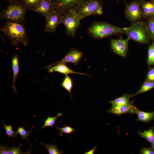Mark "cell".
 I'll list each match as a JSON object with an SVG mask.
<instances>
[{
    "label": "cell",
    "instance_id": "obj_1",
    "mask_svg": "<svg viewBox=\"0 0 154 154\" xmlns=\"http://www.w3.org/2000/svg\"><path fill=\"white\" fill-rule=\"evenodd\" d=\"M125 28H121L108 23L102 21L93 22L88 29V33L91 37L100 39L114 35L124 34Z\"/></svg>",
    "mask_w": 154,
    "mask_h": 154
},
{
    "label": "cell",
    "instance_id": "obj_2",
    "mask_svg": "<svg viewBox=\"0 0 154 154\" xmlns=\"http://www.w3.org/2000/svg\"><path fill=\"white\" fill-rule=\"evenodd\" d=\"M102 1L101 0H82L69 11L81 20L88 16L102 15Z\"/></svg>",
    "mask_w": 154,
    "mask_h": 154
},
{
    "label": "cell",
    "instance_id": "obj_3",
    "mask_svg": "<svg viewBox=\"0 0 154 154\" xmlns=\"http://www.w3.org/2000/svg\"><path fill=\"white\" fill-rule=\"evenodd\" d=\"M27 10L19 0L9 2L8 5L0 12V19L22 24L25 21Z\"/></svg>",
    "mask_w": 154,
    "mask_h": 154
},
{
    "label": "cell",
    "instance_id": "obj_4",
    "mask_svg": "<svg viewBox=\"0 0 154 154\" xmlns=\"http://www.w3.org/2000/svg\"><path fill=\"white\" fill-rule=\"evenodd\" d=\"M124 34L130 40L142 44H149L151 40L145 22L143 21L132 23L130 27H125Z\"/></svg>",
    "mask_w": 154,
    "mask_h": 154
},
{
    "label": "cell",
    "instance_id": "obj_5",
    "mask_svg": "<svg viewBox=\"0 0 154 154\" xmlns=\"http://www.w3.org/2000/svg\"><path fill=\"white\" fill-rule=\"evenodd\" d=\"M22 24L7 21L0 30L5 36L26 46L28 42V36Z\"/></svg>",
    "mask_w": 154,
    "mask_h": 154
},
{
    "label": "cell",
    "instance_id": "obj_6",
    "mask_svg": "<svg viewBox=\"0 0 154 154\" xmlns=\"http://www.w3.org/2000/svg\"><path fill=\"white\" fill-rule=\"evenodd\" d=\"M145 0H135L129 4L126 3L125 15L132 23L139 21L143 17L141 5Z\"/></svg>",
    "mask_w": 154,
    "mask_h": 154
},
{
    "label": "cell",
    "instance_id": "obj_7",
    "mask_svg": "<svg viewBox=\"0 0 154 154\" xmlns=\"http://www.w3.org/2000/svg\"><path fill=\"white\" fill-rule=\"evenodd\" d=\"M80 20L70 11L63 14L62 24L66 28V33L72 37L75 36L77 29L80 25Z\"/></svg>",
    "mask_w": 154,
    "mask_h": 154
},
{
    "label": "cell",
    "instance_id": "obj_8",
    "mask_svg": "<svg viewBox=\"0 0 154 154\" xmlns=\"http://www.w3.org/2000/svg\"><path fill=\"white\" fill-rule=\"evenodd\" d=\"M62 15L61 12L56 10L46 17L44 27L45 31L51 33L55 32L58 26L62 24Z\"/></svg>",
    "mask_w": 154,
    "mask_h": 154
},
{
    "label": "cell",
    "instance_id": "obj_9",
    "mask_svg": "<svg viewBox=\"0 0 154 154\" xmlns=\"http://www.w3.org/2000/svg\"><path fill=\"white\" fill-rule=\"evenodd\" d=\"M83 55V52L75 48H72L61 60L46 66L44 68L46 69L56 64H66L69 62L72 63L74 66H76L81 60Z\"/></svg>",
    "mask_w": 154,
    "mask_h": 154
},
{
    "label": "cell",
    "instance_id": "obj_10",
    "mask_svg": "<svg viewBox=\"0 0 154 154\" xmlns=\"http://www.w3.org/2000/svg\"><path fill=\"white\" fill-rule=\"evenodd\" d=\"M130 40L128 37L124 39L121 37L118 39H112L110 43L112 51L116 54L126 57L128 51V44Z\"/></svg>",
    "mask_w": 154,
    "mask_h": 154
},
{
    "label": "cell",
    "instance_id": "obj_11",
    "mask_svg": "<svg viewBox=\"0 0 154 154\" xmlns=\"http://www.w3.org/2000/svg\"><path fill=\"white\" fill-rule=\"evenodd\" d=\"M82 0H54L53 3L56 10L63 14L77 5Z\"/></svg>",
    "mask_w": 154,
    "mask_h": 154
},
{
    "label": "cell",
    "instance_id": "obj_12",
    "mask_svg": "<svg viewBox=\"0 0 154 154\" xmlns=\"http://www.w3.org/2000/svg\"><path fill=\"white\" fill-rule=\"evenodd\" d=\"M55 10L53 2L42 0L33 11L46 18Z\"/></svg>",
    "mask_w": 154,
    "mask_h": 154
},
{
    "label": "cell",
    "instance_id": "obj_13",
    "mask_svg": "<svg viewBox=\"0 0 154 154\" xmlns=\"http://www.w3.org/2000/svg\"><path fill=\"white\" fill-rule=\"evenodd\" d=\"M48 73L56 72L68 75L71 74H76L91 76L85 73L77 72L73 71L64 64H59L54 65L46 69Z\"/></svg>",
    "mask_w": 154,
    "mask_h": 154
},
{
    "label": "cell",
    "instance_id": "obj_14",
    "mask_svg": "<svg viewBox=\"0 0 154 154\" xmlns=\"http://www.w3.org/2000/svg\"><path fill=\"white\" fill-rule=\"evenodd\" d=\"M135 107L132 103L127 105H112L111 108L107 111L116 115H120L127 113L134 114Z\"/></svg>",
    "mask_w": 154,
    "mask_h": 154
},
{
    "label": "cell",
    "instance_id": "obj_15",
    "mask_svg": "<svg viewBox=\"0 0 154 154\" xmlns=\"http://www.w3.org/2000/svg\"><path fill=\"white\" fill-rule=\"evenodd\" d=\"M19 57L17 54H14L12 58V67L13 73V80L12 89L14 92H17L15 87V82L17 77L19 74Z\"/></svg>",
    "mask_w": 154,
    "mask_h": 154
},
{
    "label": "cell",
    "instance_id": "obj_16",
    "mask_svg": "<svg viewBox=\"0 0 154 154\" xmlns=\"http://www.w3.org/2000/svg\"><path fill=\"white\" fill-rule=\"evenodd\" d=\"M134 114L137 116V120L147 123L154 119V111L150 112H146L139 110L135 107Z\"/></svg>",
    "mask_w": 154,
    "mask_h": 154
},
{
    "label": "cell",
    "instance_id": "obj_17",
    "mask_svg": "<svg viewBox=\"0 0 154 154\" xmlns=\"http://www.w3.org/2000/svg\"><path fill=\"white\" fill-rule=\"evenodd\" d=\"M141 9L143 18L148 19L154 13V2L151 0L149 1H144L141 5Z\"/></svg>",
    "mask_w": 154,
    "mask_h": 154
},
{
    "label": "cell",
    "instance_id": "obj_18",
    "mask_svg": "<svg viewBox=\"0 0 154 154\" xmlns=\"http://www.w3.org/2000/svg\"><path fill=\"white\" fill-rule=\"evenodd\" d=\"M134 96V94L129 95L125 94L111 101L109 103L112 104V105H128L132 103L129 101V98Z\"/></svg>",
    "mask_w": 154,
    "mask_h": 154
},
{
    "label": "cell",
    "instance_id": "obj_19",
    "mask_svg": "<svg viewBox=\"0 0 154 154\" xmlns=\"http://www.w3.org/2000/svg\"><path fill=\"white\" fill-rule=\"evenodd\" d=\"M61 85L62 88L69 92L71 98L73 99L71 93L73 86V83L71 78L68 75H66L62 81Z\"/></svg>",
    "mask_w": 154,
    "mask_h": 154
},
{
    "label": "cell",
    "instance_id": "obj_20",
    "mask_svg": "<svg viewBox=\"0 0 154 154\" xmlns=\"http://www.w3.org/2000/svg\"><path fill=\"white\" fill-rule=\"evenodd\" d=\"M154 127H152L143 132L139 131L138 134L141 137L145 139L151 144L154 141Z\"/></svg>",
    "mask_w": 154,
    "mask_h": 154
},
{
    "label": "cell",
    "instance_id": "obj_21",
    "mask_svg": "<svg viewBox=\"0 0 154 154\" xmlns=\"http://www.w3.org/2000/svg\"><path fill=\"white\" fill-rule=\"evenodd\" d=\"M40 144L41 146L46 147L49 154H62L63 152V150L58 149L57 145L55 144H46L43 142H41Z\"/></svg>",
    "mask_w": 154,
    "mask_h": 154
},
{
    "label": "cell",
    "instance_id": "obj_22",
    "mask_svg": "<svg viewBox=\"0 0 154 154\" xmlns=\"http://www.w3.org/2000/svg\"><path fill=\"white\" fill-rule=\"evenodd\" d=\"M42 0H19L27 10H32Z\"/></svg>",
    "mask_w": 154,
    "mask_h": 154
},
{
    "label": "cell",
    "instance_id": "obj_23",
    "mask_svg": "<svg viewBox=\"0 0 154 154\" xmlns=\"http://www.w3.org/2000/svg\"><path fill=\"white\" fill-rule=\"evenodd\" d=\"M154 88V81H150L147 80L144 82L141 88L134 95L147 92Z\"/></svg>",
    "mask_w": 154,
    "mask_h": 154
},
{
    "label": "cell",
    "instance_id": "obj_24",
    "mask_svg": "<svg viewBox=\"0 0 154 154\" xmlns=\"http://www.w3.org/2000/svg\"><path fill=\"white\" fill-rule=\"evenodd\" d=\"M147 64L149 66H154V41L148 48Z\"/></svg>",
    "mask_w": 154,
    "mask_h": 154
},
{
    "label": "cell",
    "instance_id": "obj_25",
    "mask_svg": "<svg viewBox=\"0 0 154 154\" xmlns=\"http://www.w3.org/2000/svg\"><path fill=\"white\" fill-rule=\"evenodd\" d=\"M3 125V128L5 129L6 134L9 136L8 139L11 137L13 138V142H14V139L15 137H17L18 133L17 132H15L13 129V125L11 124L8 125H6V123L3 120H1Z\"/></svg>",
    "mask_w": 154,
    "mask_h": 154
},
{
    "label": "cell",
    "instance_id": "obj_26",
    "mask_svg": "<svg viewBox=\"0 0 154 154\" xmlns=\"http://www.w3.org/2000/svg\"><path fill=\"white\" fill-rule=\"evenodd\" d=\"M61 116H62V114L60 113H59L57 116L53 117H50L48 116L47 118L45 120L44 123L41 128V129H43L46 127H53L55 122L57 118Z\"/></svg>",
    "mask_w": 154,
    "mask_h": 154
},
{
    "label": "cell",
    "instance_id": "obj_27",
    "mask_svg": "<svg viewBox=\"0 0 154 154\" xmlns=\"http://www.w3.org/2000/svg\"><path fill=\"white\" fill-rule=\"evenodd\" d=\"M148 28L151 40L154 41V19L149 17L145 22Z\"/></svg>",
    "mask_w": 154,
    "mask_h": 154
},
{
    "label": "cell",
    "instance_id": "obj_28",
    "mask_svg": "<svg viewBox=\"0 0 154 154\" xmlns=\"http://www.w3.org/2000/svg\"><path fill=\"white\" fill-rule=\"evenodd\" d=\"M22 146L23 145L21 143L17 147H13L12 148H10L4 145L6 154H25V153L22 152L21 149Z\"/></svg>",
    "mask_w": 154,
    "mask_h": 154
},
{
    "label": "cell",
    "instance_id": "obj_29",
    "mask_svg": "<svg viewBox=\"0 0 154 154\" xmlns=\"http://www.w3.org/2000/svg\"><path fill=\"white\" fill-rule=\"evenodd\" d=\"M18 134H19L22 137V140H26L29 141L28 137L32 132L31 130L27 131L25 129V127H17V132Z\"/></svg>",
    "mask_w": 154,
    "mask_h": 154
},
{
    "label": "cell",
    "instance_id": "obj_30",
    "mask_svg": "<svg viewBox=\"0 0 154 154\" xmlns=\"http://www.w3.org/2000/svg\"><path fill=\"white\" fill-rule=\"evenodd\" d=\"M56 129L60 131V133L58 136H62L63 133L67 134H70L73 131L77 130L74 129L72 127L70 126H66L61 128L58 127L57 126L56 127H54Z\"/></svg>",
    "mask_w": 154,
    "mask_h": 154
},
{
    "label": "cell",
    "instance_id": "obj_31",
    "mask_svg": "<svg viewBox=\"0 0 154 154\" xmlns=\"http://www.w3.org/2000/svg\"><path fill=\"white\" fill-rule=\"evenodd\" d=\"M146 80L154 81V66L149 68L146 76Z\"/></svg>",
    "mask_w": 154,
    "mask_h": 154
},
{
    "label": "cell",
    "instance_id": "obj_32",
    "mask_svg": "<svg viewBox=\"0 0 154 154\" xmlns=\"http://www.w3.org/2000/svg\"><path fill=\"white\" fill-rule=\"evenodd\" d=\"M139 153L141 154H154V151L149 147H143L140 150Z\"/></svg>",
    "mask_w": 154,
    "mask_h": 154
},
{
    "label": "cell",
    "instance_id": "obj_33",
    "mask_svg": "<svg viewBox=\"0 0 154 154\" xmlns=\"http://www.w3.org/2000/svg\"><path fill=\"white\" fill-rule=\"evenodd\" d=\"M97 146H94L93 149L84 153V154H93L94 151L97 148Z\"/></svg>",
    "mask_w": 154,
    "mask_h": 154
},
{
    "label": "cell",
    "instance_id": "obj_34",
    "mask_svg": "<svg viewBox=\"0 0 154 154\" xmlns=\"http://www.w3.org/2000/svg\"><path fill=\"white\" fill-rule=\"evenodd\" d=\"M151 144V146L149 148L154 151V141Z\"/></svg>",
    "mask_w": 154,
    "mask_h": 154
},
{
    "label": "cell",
    "instance_id": "obj_35",
    "mask_svg": "<svg viewBox=\"0 0 154 154\" xmlns=\"http://www.w3.org/2000/svg\"><path fill=\"white\" fill-rule=\"evenodd\" d=\"M44 1H46L49 2H53L54 0H42Z\"/></svg>",
    "mask_w": 154,
    "mask_h": 154
},
{
    "label": "cell",
    "instance_id": "obj_36",
    "mask_svg": "<svg viewBox=\"0 0 154 154\" xmlns=\"http://www.w3.org/2000/svg\"><path fill=\"white\" fill-rule=\"evenodd\" d=\"M17 0H8L9 2H12L17 1Z\"/></svg>",
    "mask_w": 154,
    "mask_h": 154
},
{
    "label": "cell",
    "instance_id": "obj_37",
    "mask_svg": "<svg viewBox=\"0 0 154 154\" xmlns=\"http://www.w3.org/2000/svg\"><path fill=\"white\" fill-rule=\"evenodd\" d=\"M154 19V13L150 17Z\"/></svg>",
    "mask_w": 154,
    "mask_h": 154
},
{
    "label": "cell",
    "instance_id": "obj_38",
    "mask_svg": "<svg viewBox=\"0 0 154 154\" xmlns=\"http://www.w3.org/2000/svg\"><path fill=\"white\" fill-rule=\"evenodd\" d=\"M154 2V0H151Z\"/></svg>",
    "mask_w": 154,
    "mask_h": 154
},
{
    "label": "cell",
    "instance_id": "obj_39",
    "mask_svg": "<svg viewBox=\"0 0 154 154\" xmlns=\"http://www.w3.org/2000/svg\"></svg>",
    "mask_w": 154,
    "mask_h": 154
}]
</instances>
